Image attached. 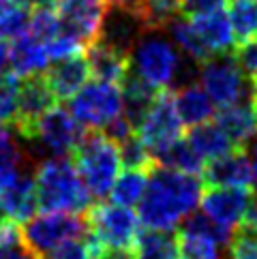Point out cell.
Returning <instances> with one entry per match:
<instances>
[{"label": "cell", "instance_id": "6da1fadb", "mask_svg": "<svg viewBox=\"0 0 257 259\" xmlns=\"http://www.w3.org/2000/svg\"><path fill=\"white\" fill-rule=\"evenodd\" d=\"M201 197V180L193 174L157 167L148 176L146 191L137 203L142 225L157 231H172L195 212Z\"/></svg>", "mask_w": 257, "mask_h": 259}, {"label": "cell", "instance_id": "7a4b0ae2", "mask_svg": "<svg viewBox=\"0 0 257 259\" xmlns=\"http://www.w3.org/2000/svg\"><path fill=\"white\" fill-rule=\"evenodd\" d=\"M189 62L169 34L159 28H146L128 54V71L154 90H172L191 81Z\"/></svg>", "mask_w": 257, "mask_h": 259}, {"label": "cell", "instance_id": "3957f363", "mask_svg": "<svg viewBox=\"0 0 257 259\" xmlns=\"http://www.w3.org/2000/svg\"><path fill=\"white\" fill-rule=\"evenodd\" d=\"M36 203L43 212H73L81 214L90 208L93 195L67 156L41 159L32 171Z\"/></svg>", "mask_w": 257, "mask_h": 259}, {"label": "cell", "instance_id": "277c9868", "mask_svg": "<svg viewBox=\"0 0 257 259\" xmlns=\"http://www.w3.org/2000/svg\"><path fill=\"white\" fill-rule=\"evenodd\" d=\"M169 39L191 62H204L212 56L229 54L234 48V32L229 17L221 11L176 17L167 28Z\"/></svg>", "mask_w": 257, "mask_h": 259}, {"label": "cell", "instance_id": "5b68a950", "mask_svg": "<svg viewBox=\"0 0 257 259\" xmlns=\"http://www.w3.org/2000/svg\"><path fill=\"white\" fill-rule=\"evenodd\" d=\"M17 135L24 142L30 159L41 161L52 159V156L73 154L84 137V126L73 118L71 112L54 105Z\"/></svg>", "mask_w": 257, "mask_h": 259}, {"label": "cell", "instance_id": "8992f818", "mask_svg": "<svg viewBox=\"0 0 257 259\" xmlns=\"http://www.w3.org/2000/svg\"><path fill=\"white\" fill-rule=\"evenodd\" d=\"M73 159H75V169L90 195L99 199L109 195L122 167L120 148L112 137L99 131L84 135L73 150Z\"/></svg>", "mask_w": 257, "mask_h": 259}, {"label": "cell", "instance_id": "52a82bcc", "mask_svg": "<svg viewBox=\"0 0 257 259\" xmlns=\"http://www.w3.org/2000/svg\"><path fill=\"white\" fill-rule=\"evenodd\" d=\"M88 221L73 212H43L30 217L22 227V240L36 257L50 255L54 248L71 240L86 238Z\"/></svg>", "mask_w": 257, "mask_h": 259}, {"label": "cell", "instance_id": "ba28073f", "mask_svg": "<svg viewBox=\"0 0 257 259\" xmlns=\"http://www.w3.org/2000/svg\"><path fill=\"white\" fill-rule=\"evenodd\" d=\"M197 79L210 101L221 109L251 99V81L238 67L234 54H221L199 62Z\"/></svg>", "mask_w": 257, "mask_h": 259}, {"label": "cell", "instance_id": "9c48e42d", "mask_svg": "<svg viewBox=\"0 0 257 259\" xmlns=\"http://www.w3.org/2000/svg\"><path fill=\"white\" fill-rule=\"evenodd\" d=\"M69 101L73 118L93 131H103L122 116V88L109 81H86Z\"/></svg>", "mask_w": 257, "mask_h": 259}, {"label": "cell", "instance_id": "30bf717a", "mask_svg": "<svg viewBox=\"0 0 257 259\" xmlns=\"http://www.w3.org/2000/svg\"><path fill=\"white\" fill-rule=\"evenodd\" d=\"M180 133H182V120L176 112L174 92L159 90L150 109L142 118V122L137 124L135 135L140 137V142L148 148L152 159L157 161L172 144L180 140Z\"/></svg>", "mask_w": 257, "mask_h": 259}, {"label": "cell", "instance_id": "8fae6325", "mask_svg": "<svg viewBox=\"0 0 257 259\" xmlns=\"http://www.w3.org/2000/svg\"><path fill=\"white\" fill-rule=\"evenodd\" d=\"M88 234L99 246H135L142 234V221L120 203H97L88 214Z\"/></svg>", "mask_w": 257, "mask_h": 259}, {"label": "cell", "instance_id": "7c38bea8", "mask_svg": "<svg viewBox=\"0 0 257 259\" xmlns=\"http://www.w3.org/2000/svg\"><path fill=\"white\" fill-rule=\"evenodd\" d=\"M253 195L249 189H236V187H208L201 191L199 206L210 223H215L219 229L232 236L240 227L246 214L253 206Z\"/></svg>", "mask_w": 257, "mask_h": 259}, {"label": "cell", "instance_id": "4fadbf2b", "mask_svg": "<svg viewBox=\"0 0 257 259\" xmlns=\"http://www.w3.org/2000/svg\"><path fill=\"white\" fill-rule=\"evenodd\" d=\"M178 251L180 259H219L221 248L229 242V234L219 229L215 223L197 212H193L180 223Z\"/></svg>", "mask_w": 257, "mask_h": 259}, {"label": "cell", "instance_id": "5bb4252c", "mask_svg": "<svg viewBox=\"0 0 257 259\" xmlns=\"http://www.w3.org/2000/svg\"><path fill=\"white\" fill-rule=\"evenodd\" d=\"M39 208L32 174L24 167L3 169V187H0V212L3 217L22 225Z\"/></svg>", "mask_w": 257, "mask_h": 259}, {"label": "cell", "instance_id": "9a60e30c", "mask_svg": "<svg viewBox=\"0 0 257 259\" xmlns=\"http://www.w3.org/2000/svg\"><path fill=\"white\" fill-rule=\"evenodd\" d=\"M107 7L105 0H60V28L75 36L81 45H90L97 41Z\"/></svg>", "mask_w": 257, "mask_h": 259}, {"label": "cell", "instance_id": "2e32d148", "mask_svg": "<svg viewBox=\"0 0 257 259\" xmlns=\"http://www.w3.org/2000/svg\"><path fill=\"white\" fill-rule=\"evenodd\" d=\"M144 30V24L133 7H107L97 39L128 56Z\"/></svg>", "mask_w": 257, "mask_h": 259}, {"label": "cell", "instance_id": "e0dca14e", "mask_svg": "<svg viewBox=\"0 0 257 259\" xmlns=\"http://www.w3.org/2000/svg\"><path fill=\"white\" fill-rule=\"evenodd\" d=\"M90 77V64L86 54H73V56L54 60L48 69V75L43 79L48 81L52 95L56 101H69L73 95H77L79 88L86 84Z\"/></svg>", "mask_w": 257, "mask_h": 259}, {"label": "cell", "instance_id": "ac0fdd59", "mask_svg": "<svg viewBox=\"0 0 257 259\" xmlns=\"http://www.w3.org/2000/svg\"><path fill=\"white\" fill-rule=\"evenodd\" d=\"M204 182L208 187H236L249 189L251 184V161L244 148H234L232 152L219 156L204 165Z\"/></svg>", "mask_w": 257, "mask_h": 259}, {"label": "cell", "instance_id": "d6986e66", "mask_svg": "<svg viewBox=\"0 0 257 259\" xmlns=\"http://www.w3.org/2000/svg\"><path fill=\"white\" fill-rule=\"evenodd\" d=\"M54 101L56 99H54L48 81L43 77L39 75L24 77V81L20 84V92H17V118L11 128L15 133H22L41 114L54 107Z\"/></svg>", "mask_w": 257, "mask_h": 259}, {"label": "cell", "instance_id": "ffe728a7", "mask_svg": "<svg viewBox=\"0 0 257 259\" xmlns=\"http://www.w3.org/2000/svg\"><path fill=\"white\" fill-rule=\"evenodd\" d=\"M9 62H11V75L24 79L48 69L50 54L43 41L26 30L24 34L15 36L13 41H9Z\"/></svg>", "mask_w": 257, "mask_h": 259}, {"label": "cell", "instance_id": "44dd1931", "mask_svg": "<svg viewBox=\"0 0 257 259\" xmlns=\"http://www.w3.org/2000/svg\"><path fill=\"white\" fill-rule=\"evenodd\" d=\"M86 58L90 64V75H95L101 81H109V84L122 86L126 79L128 71V56L122 52H118L109 45L101 43L99 39L93 41L86 50Z\"/></svg>", "mask_w": 257, "mask_h": 259}, {"label": "cell", "instance_id": "7402d4cb", "mask_svg": "<svg viewBox=\"0 0 257 259\" xmlns=\"http://www.w3.org/2000/svg\"><path fill=\"white\" fill-rule=\"evenodd\" d=\"M174 103H176V112L182 124L191 128L210 122L215 118V103L204 92V88L193 81L178 86V92H174Z\"/></svg>", "mask_w": 257, "mask_h": 259}, {"label": "cell", "instance_id": "603a6c76", "mask_svg": "<svg viewBox=\"0 0 257 259\" xmlns=\"http://www.w3.org/2000/svg\"><path fill=\"white\" fill-rule=\"evenodd\" d=\"M217 124L227 133L236 148H244L257 135V116L249 99L236 105L223 107L217 116Z\"/></svg>", "mask_w": 257, "mask_h": 259}, {"label": "cell", "instance_id": "cb8c5ba5", "mask_svg": "<svg viewBox=\"0 0 257 259\" xmlns=\"http://www.w3.org/2000/svg\"><path fill=\"white\" fill-rule=\"evenodd\" d=\"M187 142L204 163L215 161V159H219V156L232 152L236 148L232 144V140L227 137V133L217 122H212V120L199 124V126H193L189 137H187Z\"/></svg>", "mask_w": 257, "mask_h": 259}, {"label": "cell", "instance_id": "d4e9b609", "mask_svg": "<svg viewBox=\"0 0 257 259\" xmlns=\"http://www.w3.org/2000/svg\"><path fill=\"white\" fill-rule=\"evenodd\" d=\"M120 88H122V116L133 124V128H137V124L142 122V118L150 109L159 90H154L146 81L137 79L131 73L126 75Z\"/></svg>", "mask_w": 257, "mask_h": 259}, {"label": "cell", "instance_id": "484cf974", "mask_svg": "<svg viewBox=\"0 0 257 259\" xmlns=\"http://www.w3.org/2000/svg\"><path fill=\"white\" fill-rule=\"evenodd\" d=\"M135 259H180L178 238L172 231H142L135 242Z\"/></svg>", "mask_w": 257, "mask_h": 259}, {"label": "cell", "instance_id": "4316f807", "mask_svg": "<svg viewBox=\"0 0 257 259\" xmlns=\"http://www.w3.org/2000/svg\"><path fill=\"white\" fill-rule=\"evenodd\" d=\"M133 9L140 15L144 28H159V30H165L182 13L180 0H137Z\"/></svg>", "mask_w": 257, "mask_h": 259}, {"label": "cell", "instance_id": "83f0119b", "mask_svg": "<svg viewBox=\"0 0 257 259\" xmlns=\"http://www.w3.org/2000/svg\"><path fill=\"white\" fill-rule=\"evenodd\" d=\"M146 184H148V169H128L126 167L124 171L118 174L109 195H112L114 203L133 208L140 203L144 191H146Z\"/></svg>", "mask_w": 257, "mask_h": 259}, {"label": "cell", "instance_id": "f1b7e54d", "mask_svg": "<svg viewBox=\"0 0 257 259\" xmlns=\"http://www.w3.org/2000/svg\"><path fill=\"white\" fill-rule=\"evenodd\" d=\"M227 17L238 43L257 36V0H232Z\"/></svg>", "mask_w": 257, "mask_h": 259}, {"label": "cell", "instance_id": "f546056e", "mask_svg": "<svg viewBox=\"0 0 257 259\" xmlns=\"http://www.w3.org/2000/svg\"><path fill=\"white\" fill-rule=\"evenodd\" d=\"M157 161H159L161 167L176 169V171H182V174L197 176V174L204 171V161L199 159V156L195 154V150L189 146V142L182 140V137L176 144H172Z\"/></svg>", "mask_w": 257, "mask_h": 259}, {"label": "cell", "instance_id": "4dcf8cb0", "mask_svg": "<svg viewBox=\"0 0 257 259\" xmlns=\"http://www.w3.org/2000/svg\"><path fill=\"white\" fill-rule=\"evenodd\" d=\"M30 163L28 150L11 126H0V169L26 167Z\"/></svg>", "mask_w": 257, "mask_h": 259}, {"label": "cell", "instance_id": "1f68e13d", "mask_svg": "<svg viewBox=\"0 0 257 259\" xmlns=\"http://www.w3.org/2000/svg\"><path fill=\"white\" fill-rule=\"evenodd\" d=\"M118 148H120V161L124 167L128 169H150L152 167V163H154L152 154L148 152V148L140 142V137L135 133L118 144Z\"/></svg>", "mask_w": 257, "mask_h": 259}, {"label": "cell", "instance_id": "d6a6232c", "mask_svg": "<svg viewBox=\"0 0 257 259\" xmlns=\"http://www.w3.org/2000/svg\"><path fill=\"white\" fill-rule=\"evenodd\" d=\"M227 246L232 259H257V227L240 225L229 238Z\"/></svg>", "mask_w": 257, "mask_h": 259}, {"label": "cell", "instance_id": "836d02e7", "mask_svg": "<svg viewBox=\"0 0 257 259\" xmlns=\"http://www.w3.org/2000/svg\"><path fill=\"white\" fill-rule=\"evenodd\" d=\"M17 77L7 75L0 79V126H13L17 118Z\"/></svg>", "mask_w": 257, "mask_h": 259}, {"label": "cell", "instance_id": "e575fe53", "mask_svg": "<svg viewBox=\"0 0 257 259\" xmlns=\"http://www.w3.org/2000/svg\"><path fill=\"white\" fill-rule=\"evenodd\" d=\"M234 58L238 62V67H240L242 73L246 75V79H249L251 84L257 81V36L238 45Z\"/></svg>", "mask_w": 257, "mask_h": 259}, {"label": "cell", "instance_id": "d590c367", "mask_svg": "<svg viewBox=\"0 0 257 259\" xmlns=\"http://www.w3.org/2000/svg\"><path fill=\"white\" fill-rule=\"evenodd\" d=\"M45 259H93V251H90L88 240L79 238L54 248L50 255H45Z\"/></svg>", "mask_w": 257, "mask_h": 259}, {"label": "cell", "instance_id": "8d00e7d4", "mask_svg": "<svg viewBox=\"0 0 257 259\" xmlns=\"http://www.w3.org/2000/svg\"><path fill=\"white\" fill-rule=\"evenodd\" d=\"M227 0H180L182 15H199V13H212L221 11Z\"/></svg>", "mask_w": 257, "mask_h": 259}, {"label": "cell", "instance_id": "74e56055", "mask_svg": "<svg viewBox=\"0 0 257 259\" xmlns=\"http://www.w3.org/2000/svg\"><path fill=\"white\" fill-rule=\"evenodd\" d=\"M0 259H39V257L24 244V240H20V242L0 246Z\"/></svg>", "mask_w": 257, "mask_h": 259}, {"label": "cell", "instance_id": "f35d334b", "mask_svg": "<svg viewBox=\"0 0 257 259\" xmlns=\"http://www.w3.org/2000/svg\"><path fill=\"white\" fill-rule=\"evenodd\" d=\"M93 259H135V253L124 246H101Z\"/></svg>", "mask_w": 257, "mask_h": 259}, {"label": "cell", "instance_id": "ab89813d", "mask_svg": "<svg viewBox=\"0 0 257 259\" xmlns=\"http://www.w3.org/2000/svg\"><path fill=\"white\" fill-rule=\"evenodd\" d=\"M17 7L26 9V11H36V9H52V7H58V0H13Z\"/></svg>", "mask_w": 257, "mask_h": 259}, {"label": "cell", "instance_id": "60d3db41", "mask_svg": "<svg viewBox=\"0 0 257 259\" xmlns=\"http://www.w3.org/2000/svg\"><path fill=\"white\" fill-rule=\"evenodd\" d=\"M11 75V62H9V41L0 39V79Z\"/></svg>", "mask_w": 257, "mask_h": 259}, {"label": "cell", "instance_id": "b9f144b4", "mask_svg": "<svg viewBox=\"0 0 257 259\" xmlns=\"http://www.w3.org/2000/svg\"><path fill=\"white\" fill-rule=\"evenodd\" d=\"M251 182H253V187H255V193H257V140L253 142V146H251Z\"/></svg>", "mask_w": 257, "mask_h": 259}, {"label": "cell", "instance_id": "7bdbcfd3", "mask_svg": "<svg viewBox=\"0 0 257 259\" xmlns=\"http://www.w3.org/2000/svg\"><path fill=\"white\" fill-rule=\"evenodd\" d=\"M109 7H133L137 0H105Z\"/></svg>", "mask_w": 257, "mask_h": 259}, {"label": "cell", "instance_id": "ee69618b", "mask_svg": "<svg viewBox=\"0 0 257 259\" xmlns=\"http://www.w3.org/2000/svg\"><path fill=\"white\" fill-rule=\"evenodd\" d=\"M15 3L13 0H0V20H3V17L9 13V9H11Z\"/></svg>", "mask_w": 257, "mask_h": 259}, {"label": "cell", "instance_id": "f6af8a7d", "mask_svg": "<svg viewBox=\"0 0 257 259\" xmlns=\"http://www.w3.org/2000/svg\"><path fill=\"white\" fill-rule=\"evenodd\" d=\"M251 103H253L255 116H257V81H253V84H251Z\"/></svg>", "mask_w": 257, "mask_h": 259}, {"label": "cell", "instance_id": "bcb514c9", "mask_svg": "<svg viewBox=\"0 0 257 259\" xmlns=\"http://www.w3.org/2000/svg\"><path fill=\"white\" fill-rule=\"evenodd\" d=\"M0 187H3V169H0Z\"/></svg>", "mask_w": 257, "mask_h": 259}, {"label": "cell", "instance_id": "7dc6e473", "mask_svg": "<svg viewBox=\"0 0 257 259\" xmlns=\"http://www.w3.org/2000/svg\"><path fill=\"white\" fill-rule=\"evenodd\" d=\"M0 223H3V219H0Z\"/></svg>", "mask_w": 257, "mask_h": 259}, {"label": "cell", "instance_id": "c3c4849f", "mask_svg": "<svg viewBox=\"0 0 257 259\" xmlns=\"http://www.w3.org/2000/svg\"><path fill=\"white\" fill-rule=\"evenodd\" d=\"M58 3H60V0H58Z\"/></svg>", "mask_w": 257, "mask_h": 259}]
</instances>
